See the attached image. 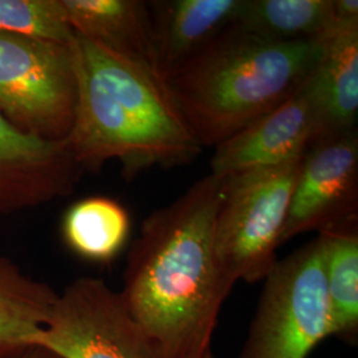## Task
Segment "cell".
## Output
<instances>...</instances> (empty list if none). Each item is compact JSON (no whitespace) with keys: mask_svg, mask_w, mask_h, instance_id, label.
Masks as SVG:
<instances>
[{"mask_svg":"<svg viewBox=\"0 0 358 358\" xmlns=\"http://www.w3.org/2000/svg\"><path fill=\"white\" fill-rule=\"evenodd\" d=\"M223 179L195 182L155 210L130 245L121 294L165 358H202L211 350L220 308L234 284L215 251Z\"/></svg>","mask_w":358,"mask_h":358,"instance_id":"cell-1","label":"cell"},{"mask_svg":"<svg viewBox=\"0 0 358 358\" xmlns=\"http://www.w3.org/2000/svg\"><path fill=\"white\" fill-rule=\"evenodd\" d=\"M69 48L77 97L65 143L81 170L115 159L131 180L199 157L203 148L158 72L75 34Z\"/></svg>","mask_w":358,"mask_h":358,"instance_id":"cell-2","label":"cell"},{"mask_svg":"<svg viewBox=\"0 0 358 358\" xmlns=\"http://www.w3.org/2000/svg\"><path fill=\"white\" fill-rule=\"evenodd\" d=\"M322 40L276 43L232 26L166 80L202 148H217L291 97L320 59Z\"/></svg>","mask_w":358,"mask_h":358,"instance_id":"cell-3","label":"cell"},{"mask_svg":"<svg viewBox=\"0 0 358 358\" xmlns=\"http://www.w3.org/2000/svg\"><path fill=\"white\" fill-rule=\"evenodd\" d=\"M303 158L223 179L214 241L219 266L234 285L263 282L278 263Z\"/></svg>","mask_w":358,"mask_h":358,"instance_id":"cell-4","label":"cell"},{"mask_svg":"<svg viewBox=\"0 0 358 358\" xmlns=\"http://www.w3.org/2000/svg\"><path fill=\"white\" fill-rule=\"evenodd\" d=\"M263 282L239 358H307L331 337L320 236L278 260Z\"/></svg>","mask_w":358,"mask_h":358,"instance_id":"cell-5","label":"cell"},{"mask_svg":"<svg viewBox=\"0 0 358 358\" xmlns=\"http://www.w3.org/2000/svg\"><path fill=\"white\" fill-rule=\"evenodd\" d=\"M76 97L69 43L0 32V115L15 128L44 141L64 142Z\"/></svg>","mask_w":358,"mask_h":358,"instance_id":"cell-6","label":"cell"},{"mask_svg":"<svg viewBox=\"0 0 358 358\" xmlns=\"http://www.w3.org/2000/svg\"><path fill=\"white\" fill-rule=\"evenodd\" d=\"M31 345L64 358H165L122 294L96 278H78L57 294Z\"/></svg>","mask_w":358,"mask_h":358,"instance_id":"cell-7","label":"cell"},{"mask_svg":"<svg viewBox=\"0 0 358 358\" xmlns=\"http://www.w3.org/2000/svg\"><path fill=\"white\" fill-rule=\"evenodd\" d=\"M355 219H358L357 131L316 142L304 154L280 243Z\"/></svg>","mask_w":358,"mask_h":358,"instance_id":"cell-8","label":"cell"},{"mask_svg":"<svg viewBox=\"0 0 358 358\" xmlns=\"http://www.w3.org/2000/svg\"><path fill=\"white\" fill-rule=\"evenodd\" d=\"M317 140V115L309 76L284 103L219 143L211 174L224 179L278 166L307 153Z\"/></svg>","mask_w":358,"mask_h":358,"instance_id":"cell-9","label":"cell"},{"mask_svg":"<svg viewBox=\"0 0 358 358\" xmlns=\"http://www.w3.org/2000/svg\"><path fill=\"white\" fill-rule=\"evenodd\" d=\"M80 171L65 141L28 136L0 115V217L71 194Z\"/></svg>","mask_w":358,"mask_h":358,"instance_id":"cell-10","label":"cell"},{"mask_svg":"<svg viewBox=\"0 0 358 358\" xmlns=\"http://www.w3.org/2000/svg\"><path fill=\"white\" fill-rule=\"evenodd\" d=\"M243 0L149 1L157 69L167 80L230 27Z\"/></svg>","mask_w":358,"mask_h":358,"instance_id":"cell-11","label":"cell"},{"mask_svg":"<svg viewBox=\"0 0 358 358\" xmlns=\"http://www.w3.org/2000/svg\"><path fill=\"white\" fill-rule=\"evenodd\" d=\"M309 85L317 115L316 142L357 131L358 23L333 26L322 38Z\"/></svg>","mask_w":358,"mask_h":358,"instance_id":"cell-12","label":"cell"},{"mask_svg":"<svg viewBox=\"0 0 358 358\" xmlns=\"http://www.w3.org/2000/svg\"><path fill=\"white\" fill-rule=\"evenodd\" d=\"M72 32L158 72L149 1L60 0Z\"/></svg>","mask_w":358,"mask_h":358,"instance_id":"cell-13","label":"cell"},{"mask_svg":"<svg viewBox=\"0 0 358 358\" xmlns=\"http://www.w3.org/2000/svg\"><path fill=\"white\" fill-rule=\"evenodd\" d=\"M57 292L0 257V358H15L31 346L51 316Z\"/></svg>","mask_w":358,"mask_h":358,"instance_id":"cell-14","label":"cell"},{"mask_svg":"<svg viewBox=\"0 0 358 358\" xmlns=\"http://www.w3.org/2000/svg\"><path fill=\"white\" fill-rule=\"evenodd\" d=\"M331 313V337L358 341V219L319 232Z\"/></svg>","mask_w":358,"mask_h":358,"instance_id":"cell-15","label":"cell"},{"mask_svg":"<svg viewBox=\"0 0 358 358\" xmlns=\"http://www.w3.org/2000/svg\"><path fill=\"white\" fill-rule=\"evenodd\" d=\"M236 26L276 43H307L333 28V0H243Z\"/></svg>","mask_w":358,"mask_h":358,"instance_id":"cell-16","label":"cell"},{"mask_svg":"<svg viewBox=\"0 0 358 358\" xmlns=\"http://www.w3.org/2000/svg\"><path fill=\"white\" fill-rule=\"evenodd\" d=\"M130 227L124 206L108 196H90L65 213L63 236L76 255L94 263H109L127 245Z\"/></svg>","mask_w":358,"mask_h":358,"instance_id":"cell-17","label":"cell"},{"mask_svg":"<svg viewBox=\"0 0 358 358\" xmlns=\"http://www.w3.org/2000/svg\"><path fill=\"white\" fill-rule=\"evenodd\" d=\"M0 32L55 43L73 36L60 0H0Z\"/></svg>","mask_w":358,"mask_h":358,"instance_id":"cell-18","label":"cell"},{"mask_svg":"<svg viewBox=\"0 0 358 358\" xmlns=\"http://www.w3.org/2000/svg\"><path fill=\"white\" fill-rule=\"evenodd\" d=\"M358 23V0H333V26Z\"/></svg>","mask_w":358,"mask_h":358,"instance_id":"cell-19","label":"cell"},{"mask_svg":"<svg viewBox=\"0 0 358 358\" xmlns=\"http://www.w3.org/2000/svg\"><path fill=\"white\" fill-rule=\"evenodd\" d=\"M15 358H64L57 353H55L51 349H47L44 346L31 345L27 348L23 353H20Z\"/></svg>","mask_w":358,"mask_h":358,"instance_id":"cell-20","label":"cell"},{"mask_svg":"<svg viewBox=\"0 0 358 358\" xmlns=\"http://www.w3.org/2000/svg\"><path fill=\"white\" fill-rule=\"evenodd\" d=\"M202 358H215L214 357V353H213V350H208V352H207V353H205V355H203V357Z\"/></svg>","mask_w":358,"mask_h":358,"instance_id":"cell-21","label":"cell"}]
</instances>
